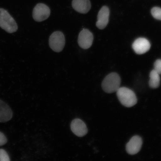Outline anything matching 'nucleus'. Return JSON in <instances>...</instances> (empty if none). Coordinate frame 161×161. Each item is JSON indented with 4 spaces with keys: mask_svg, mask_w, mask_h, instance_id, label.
Segmentation results:
<instances>
[{
    "mask_svg": "<svg viewBox=\"0 0 161 161\" xmlns=\"http://www.w3.org/2000/svg\"><path fill=\"white\" fill-rule=\"evenodd\" d=\"M121 79L119 75L115 72L110 73L104 78L102 82L103 89L106 93L116 92L120 88Z\"/></svg>",
    "mask_w": 161,
    "mask_h": 161,
    "instance_id": "2",
    "label": "nucleus"
},
{
    "mask_svg": "<svg viewBox=\"0 0 161 161\" xmlns=\"http://www.w3.org/2000/svg\"><path fill=\"white\" fill-rule=\"evenodd\" d=\"M160 74H159L154 69L151 71L150 74V80L149 81V85L150 87L156 88L159 87L160 83Z\"/></svg>",
    "mask_w": 161,
    "mask_h": 161,
    "instance_id": "13",
    "label": "nucleus"
},
{
    "mask_svg": "<svg viewBox=\"0 0 161 161\" xmlns=\"http://www.w3.org/2000/svg\"><path fill=\"white\" fill-rule=\"evenodd\" d=\"M0 27L9 33H14L18 30L14 19L8 12L3 8H0Z\"/></svg>",
    "mask_w": 161,
    "mask_h": 161,
    "instance_id": "3",
    "label": "nucleus"
},
{
    "mask_svg": "<svg viewBox=\"0 0 161 161\" xmlns=\"http://www.w3.org/2000/svg\"><path fill=\"white\" fill-rule=\"evenodd\" d=\"M154 70L159 74H161V59H158L154 64Z\"/></svg>",
    "mask_w": 161,
    "mask_h": 161,
    "instance_id": "16",
    "label": "nucleus"
},
{
    "mask_svg": "<svg viewBox=\"0 0 161 161\" xmlns=\"http://www.w3.org/2000/svg\"><path fill=\"white\" fill-rule=\"evenodd\" d=\"M116 94L120 103L126 107H131L137 102L135 93L130 88L120 87L116 92Z\"/></svg>",
    "mask_w": 161,
    "mask_h": 161,
    "instance_id": "1",
    "label": "nucleus"
},
{
    "mask_svg": "<svg viewBox=\"0 0 161 161\" xmlns=\"http://www.w3.org/2000/svg\"><path fill=\"white\" fill-rule=\"evenodd\" d=\"M65 44V36L62 32H54L50 36L49 45L51 49L56 52H61Z\"/></svg>",
    "mask_w": 161,
    "mask_h": 161,
    "instance_id": "4",
    "label": "nucleus"
},
{
    "mask_svg": "<svg viewBox=\"0 0 161 161\" xmlns=\"http://www.w3.org/2000/svg\"><path fill=\"white\" fill-rule=\"evenodd\" d=\"M7 142V139L5 135L0 132V146L4 145Z\"/></svg>",
    "mask_w": 161,
    "mask_h": 161,
    "instance_id": "17",
    "label": "nucleus"
},
{
    "mask_svg": "<svg viewBox=\"0 0 161 161\" xmlns=\"http://www.w3.org/2000/svg\"><path fill=\"white\" fill-rule=\"evenodd\" d=\"M93 35L87 29H84L80 32L78 36V42L80 47L84 49H89L92 45Z\"/></svg>",
    "mask_w": 161,
    "mask_h": 161,
    "instance_id": "6",
    "label": "nucleus"
},
{
    "mask_svg": "<svg viewBox=\"0 0 161 161\" xmlns=\"http://www.w3.org/2000/svg\"><path fill=\"white\" fill-rule=\"evenodd\" d=\"M72 6L74 10L80 13H88L91 8L90 0H73Z\"/></svg>",
    "mask_w": 161,
    "mask_h": 161,
    "instance_id": "11",
    "label": "nucleus"
},
{
    "mask_svg": "<svg viewBox=\"0 0 161 161\" xmlns=\"http://www.w3.org/2000/svg\"><path fill=\"white\" fill-rule=\"evenodd\" d=\"M50 14V10L48 6L43 3H39L34 8L33 17L36 21L42 22L47 19Z\"/></svg>",
    "mask_w": 161,
    "mask_h": 161,
    "instance_id": "5",
    "label": "nucleus"
},
{
    "mask_svg": "<svg viewBox=\"0 0 161 161\" xmlns=\"http://www.w3.org/2000/svg\"><path fill=\"white\" fill-rule=\"evenodd\" d=\"M142 144V140L140 136H133L126 145V152L130 155L136 154L140 152Z\"/></svg>",
    "mask_w": 161,
    "mask_h": 161,
    "instance_id": "7",
    "label": "nucleus"
},
{
    "mask_svg": "<svg viewBox=\"0 0 161 161\" xmlns=\"http://www.w3.org/2000/svg\"><path fill=\"white\" fill-rule=\"evenodd\" d=\"M132 47L136 53L142 55L146 53L150 50L151 44L148 40L145 38H139L134 42Z\"/></svg>",
    "mask_w": 161,
    "mask_h": 161,
    "instance_id": "8",
    "label": "nucleus"
},
{
    "mask_svg": "<svg viewBox=\"0 0 161 161\" xmlns=\"http://www.w3.org/2000/svg\"><path fill=\"white\" fill-rule=\"evenodd\" d=\"M151 13L154 19L161 20V8L158 7L153 8L151 10Z\"/></svg>",
    "mask_w": 161,
    "mask_h": 161,
    "instance_id": "14",
    "label": "nucleus"
},
{
    "mask_svg": "<svg viewBox=\"0 0 161 161\" xmlns=\"http://www.w3.org/2000/svg\"><path fill=\"white\" fill-rule=\"evenodd\" d=\"M9 157L7 152L3 149H0V161H9Z\"/></svg>",
    "mask_w": 161,
    "mask_h": 161,
    "instance_id": "15",
    "label": "nucleus"
},
{
    "mask_svg": "<svg viewBox=\"0 0 161 161\" xmlns=\"http://www.w3.org/2000/svg\"><path fill=\"white\" fill-rule=\"evenodd\" d=\"M110 11L106 6H103L98 12L96 25L98 29H103L107 25L109 20Z\"/></svg>",
    "mask_w": 161,
    "mask_h": 161,
    "instance_id": "10",
    "label": "nucleus"
},
{
    "mask_svg": "<svg viewBox=\"0 0 161 161\" xmlns=\"http://www.w3.org/2000/svg\"><path fill=\"white\" fill-rule=\"evenodd\" d=\"M13 113L11 108L3 101L0 100V122H6L13 117Z\"/></svg>",
    "mask_w": 161,
    "mask_h": 161,
    "instance_id": "12",
    "label": "nucleus"
},
{
    "mask_svg": "<svg viewBox=\"0 0 161 161\" xmlns=\"http://www.w3.org/2000/svg\"><path fill=\"white\" fill-rule=\"evenodd\" d=\"M70 128L72 131L78 136H85L88 132L87 128L85 123L79 119H75L72 121Z\"/></svg>",
    "mask_w": 161,
    "mask_h": 161,
    "instance_id": "9",
    "label": "nucleus"
}]
</instances>
